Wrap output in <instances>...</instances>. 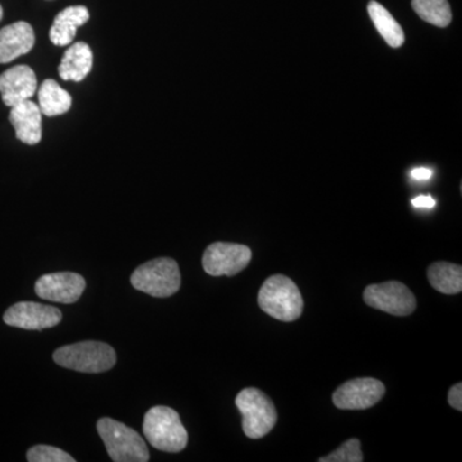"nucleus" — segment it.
<instances>
[{"label": "nucleus", "instance_id": "nucleus-16", "mask_svg": "<svg viewBox=\"0 0 462 462\" xmlns=\"http://www.w3.org/2000/svg\"><path fill=\"white\" fill-rule=\"evenodd\" d=\"M93 69V51L83 42H75L63 54L58 74L65 81H83Z\"/></svg>", "mask_w": 462, "mask_h": 462}, {"label": "nucleus", "instance_id": "nucleus-10", "mask_svg": "<svg viewBox=\"0 0 462 462\" xmlns=\"http://www.w3.org/2000/svg\"><path fill=\"white\" fill-rule=\"evenodd\" d=\"M9 327L25 330H44L57 327L62 321V312L54 306L36 302H18L9 307L3 316Z\"/></svg>", "mask_w": 462, "mask_h": 462}, {"label": "nucleus", "instance_id": "nucleus-19", "mask_svg": "<svg viewBox=\"0 0 462 462\" xmlns=\"http://www.w3.org/2000/svg\"><path fill=\"white\" fill-rule=\"evenodd\" d=\"M431 287L443 294H458L462 291V267L451 263H436L428 269Z\"/></svg>", "mask_w": 462, "mask_h": 462}, {"label": "nucleus", "instance_id": "nucleus-22", "mask_svg": "<svg viewBox=\"0 0 462 462\" xmlns=\"http://www.w3.org/2000/svg\"><path fill=\"white\" fill-rule=\"evenodd\" d=\"M30 462H74L75 458L57 447L47 445L33 446L27 451Z\"/></svg>", "mask_w": 462, "mask_h": 462}, {"label": "nucleus", "instance_id": "nucleus-6", "mask_svg": "<svg viewBox=\"0 0 462 462\" xmlns=\"http://www.w3.org/2000/svg\"><path fill=\"white\" fill-rule=\"evenodd\" d=\"M132 285L149 296L166 298L178 293L181 285L180 270L172 258H156L139 266L132 275Z\"/></svg>", "mask_w": 462, "mask_h": 462}, {"label": "nucleus", "instance_id": "nucleus-14", "mask_svg": "<svg viewBox=\"0 0 462 462\" xmlns=\"http://www.w3.org/2000/svg\"><path fill=\"white\" fill-rule=\"evenodd\" d=\"M9 121L14 125L18 141L27 145H35L42 141V111L32 100L14 106Z\"/></svg>", "mask_w": 462, "mask_h": 462}, {"label": "nucleus", "instance_id": "nucleus-5", "mask_svg": "<svg viewBox=\"0 0 462 462\" xmlns=\"http://www.w3.org/2000/svg\"><path fill=\"white\" fill-rule=\"evenodd\" d=\"M243 416V431L251 439H260L269 434L278 421L275 404L257 388H245L236 398Z\"/></svg>", "mask_w": 462, "mask_h": 462}, {"label": "nucleus", "instance_id": "nucleus-21", "mask_svg": "<svg viewBox=\"0 0 462 462\" xmlns=\"http://www.w3.org/2000/svg\"><path fill=\"white\" fill-rule=\"evenodd\" d=\"M319 462H363L364 455L361 451V442L357 438L346 440L333 454L319 458Z\"/></svg>", "mask_w": 462, "mask_h": 462}, {"label": "nucleus", "instance_id": "nucleus-15", "mask_svg": "<svg viewBox=\"0 0 462 462\" xmlns=\"http://www.w3.org/2000/svg\"><path fill=\"white\" fill-rule=\"evenodd\" d=\"M89 18V11L84 5H72L63 9L54 18L53 25L51 27V42L58 47L71 44L79 27L85 25Z\"/></svg>", "mask_w": 462, "mask_h": 462}, {"label": "nucleus", "instance_id": "nucleus-17", "mask_svg": "<svg viewBox=\"0 0 462 462\" xmlns=\"http://www.w3.org/2000/svg\"><path fill=\"white\" fill-rule=\"evenodd\" d=\"M38 98L42 115L48 116V117L66 114L72 106V98L69 91L62 89L60 84L51 79H47L41 85Z\"/></svg>", "mask_w": 462, "mask_h": 462}, {"label": "nucleus", "instance_id": "nucleus-11", "mask_svg": "<svg viewBox=\"0 0 462 462\" xmlns=\"http://www.w3.org/2000/svg\"><path fill=\"white\" fill-rule=\"evenodd\" d=\"M85 287L87 282L79 273H53L42 276L36 282L35 291L42 300L71 305L80 300Z\"/></svg>", "mask_w": 462, "mask_h": 462}, {"label": "nucleus", "instance_id": "nucleus-24", "mask_svg": "<svg viewBox=\"0 0 462 462\" xmlns=\"http://www.w3.org/2000/svg\"><path fill=\"white\" fill-rule=\"evenodd\" d=\"M412 206L416 208H433L436 200L430 196H419L412 199Z\"/></svg>", "mask_w": 462, "mask_h": 462}, {"label": "nucleus", "instance_id": "nucleus-26", "mask_svg": "<svg viewBox=\"0 0 462 462\" xmlns=\"http://www.w3.org/2000/svg\"><path fill=\"white\" fill-rule=\"evenodd\" d=\"M3 18V8L2 5H0V21H2Z\"/></svg>", "mask_w": 462, "mask_h": 462}, {"label": "nucleus", "instance_id": "nucleus-20", "mask_svg": "<svg viewBox=\"0 0 462 462\" xmlns=\"http://www.w3.org/2000/svg\"><path fill=\"white\" fill-rule=\"evenodd\" d=\"M412 8L430 25L447 27L451 23L452 12L447 0H412Z\"/></svg>", "mask_w": 462, "mask_h": 462}, {"label": "nucleus", "instance_id": "nucleus-2", "mask_svg": "<svg viewBox=\"0 0 462 462\" xmlns=\"http://www.w3.org/2000/svg\"><path fill=\"white\" fill-rule=\"evenodd\" d=\"M143 431L154 448L178 454L188 445V431L180 416L167 406H154L144 416Z\"/></svg>", "mask_w": 462, "mask_h": 462}, {"label": "nucleus", "instance_id": "nucleus-7", "mask_svg": "<svg viewBox=\"0 0 462 462\" xmlns=\"http://www.w3.org/2000/svg\"><path fill=\"white\" fill-rule=\"evenodd\" d=\"M364 300L367 306L393 316H409L416 310L412 291L396 281L369 285L365 289Z\"/></svg>", "mask_w": 462, "mask_h": 462}, {"label": "nucleus", "instance_id": "nucleus-3", "mask_svg": "<svg viewBox=\"0 0 462 462\" xmlns=\"http://www.w3.org/2000/svg\"><path fill=\"white\" fill-rule=\"evenodd\" d=\"M60 366L79 373L98 374L111 370L117 363L115 349L107 343L87 340L60 346L53 354Z\"/></svg>", "mask_w": 462, "mask_h": 462}, {"label": "nucleus", "instance_id": "nucleus-23", "mask_svg": "<svg viewBox=\"0 0 462 462\" xmlns=\"http://www.w3.org/2000/svg\"><path fill=\"white\" fill-rule=\"evenodd\" d=\"M448 402L457 411H462V384L457 383L454 387L449 389Z\"/></svg>", "mask_w": 462, "mask_h": 462}, {"label": "nucleus", "instance_id": "nucleus-18", "mask_svg": "<svg viewBox=\"0 0 462 462\" xmlns=\"http://www.w3.org/2000/svg\"><path fill=\"white\" fill-rule=\"evenodd\" d=\"M367 11H369L374 25L389 47L400 48L404 42L403 30L394 17L389 14L388 9L383 7L375 0H372L367 5Z\"/></svg>", "mask_w": 462, "mask_h": 462}, {"label": "nucleus", "instance_id": "nucleus-25", "mask_svg": "<svg viewBox=\"0 0 462 462\" xmlns=\"http://www.w3.org/2000/svg\"><path fill=\"white\" fill-rule=\"evenodd\" d=\"M431 175H433V171L427 169V167H419V169H413L411 171L412 178L418 181L430 180Z\"/></svg>", "mask_w": 462, "mask_h": 462}, {"label": "nucleus", "instance_id": "nucleus-4", "mask_svg": "<svg viewBox=\"0 0 462 462\" xmlns=\"http://www.w3.org/2000/svg\"><path fill=\"white\" fill-rule=\"evenodd\" d=\"M97 430L112 461H149L148 447L144 439L132 428L114 419L103 418L97 424Z\"/></svg>", "mask_w": 462, "mask_h": 462}, {"label": "nucleus", "instance_id": "nucleus-13", "mask_svg": "<svg viewBox=\"0 0 462 462\" xmlns=\"http://www.w3.org/2000/svg\"><path fill=\"white\" fill-rule=\"evenodd\" d=\"M35 45V32L30 23L18 21L0 30V63L12 62L29 53Z\"/></svg>", "mask_w": 462, "mask_h": 462}, {"label": "nucleus", "instance_id": "nucleus-12", "mask_svg": "<svg viewBox=\"0 0 462 462\" xmlns=\"http://www.w3.org/2000/svg\"><path fill=\"white\" fill-rule=\"evenodd\" d=\"M38 89L35 72L29 66L12 67L0 75V94L7 107L32 98Z\"/></svg>", "mask_w": 462, "mask_h": 462}, {"label": "nucleus", "instance_id": "nucleus-9", "mask_svg": "<svg viewBox=\"0 0 462 462\" xmlns=\"http://www.w3.org/2000/svg\"><path fill=\"white\" fill-rule=\"evenodd\" d=\"M385 394L378 379L358 378L340 385L333 394L334 406L340 410H366L375 406Z\"/></svg>", "mask_w": 462, "mask_h": 462}, {"label": "nucleus", "instance_id": "nucleus-1", "mask_svg": "<svg viewBox=\"0 0 462 462\" xmlns=\"http://www.w3.org/2000/svg\"><path fill=\"white\" fill-rule=\"evenodd\" d=\"M258 306L276 320L291 322L302 315L303 298L296 282L288 276L273 275L260 289Z\"/></svg>", "mask_w": 462, "mask_h": 462}, {"label": "nucleus", "instance_id": "nucleus-8", "mask_svg": "<svg viewBox=\"0 0 462 462\" xmlns=\"http://www.w3.org/2000/svg\"><path fill=\"white\" fill-rule=\"evenodd\" d=\"M252 251L247 245L236 243L216 242L203 254V269L211 276H234L248 266Z\"/></svg>", "mask_w": 462, "mask_h": 462}]
</instances>
